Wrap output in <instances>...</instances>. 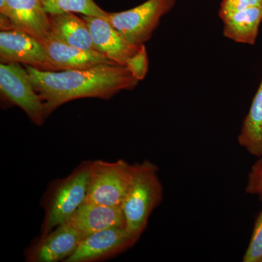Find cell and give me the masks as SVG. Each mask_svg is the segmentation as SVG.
Masks as SVG:
<instances>
[{
    "instance_id": "obj_8",
    "label": "cell",
    "mask_w": 262,
    "mask_h": 262,
    "mask_svg": "<svg viewBox=\"0 0 262 262\" xmlns=\"http://www.w3.org/2000/svg\"><path fill=\"white\" fill-rule=\"evenodd\" d=\"M138 241L125 227L103 229L82 239L74 253L63 262L102 261L124 252Z\"/></svg>"
},
{
    "instance_id": "obj_19",
    "label": "cell",
    "mask_w": 262,
    "mask_h": 262,
    "mask_svg": "<svg viewBox=\"0 0 262 262\" xmlns=\"http://www.w3.org/2000/svg\"><path fill=\"white\" fill-rule=\"evenodd\" d=\"M262 258V211L257 217L252 237L244 258V262H260Z\"/></svg>"
},
{
    "instance_id": "obj_3",
    "label": "cell",
    "mask_w": 262,
    "mask_h": 262,
    "mask_svg": "<svg viewBox=\"0 0 262 262\" xmlns=\"http://www.w3.org/2000/svg\"><path fill=\"white\" fill-rule=\"evenodd\" d=\"M91 162H83L68 177L52 183L42 201L40 236L66 223L85 201Z\"/></svg>"
},
{
    "instance_id": "obj_20",
    "label": "cell",
    "mask_w": 262,
    "mask_h": 262,
    "mask_svg": "<svg viewBox=\"0 0 262 262\" xmlns=\"http://www.w3.org/2000/svg\"><path fill=\"white\" fill-rule=\"evenodd\" d=\"M254 7H262V0H223L220 5L219 15L224 20L229 15Z\"/></svg>"
},
{
    "instance_id": "obj_13",
    "label": "cell",
    "mask_w": 262,
    "mask_h": 262,
    "mask_svg": "<svg viewBox=\"0 0 262 262\" xmlns=\"http://www.w3.org/2000/svg\"><path fill=\"white\" fill-rule=\"evenodd\" d=\"M16 28L45 42L51 35L50 17L41 0H7Z\"/></svg>"
},
{
    "instance_id": "obj_10",
    "label": "cell",
    "mask_w": 262,
    "mask_h": 262,
    "mask_svg": "<svg viewBox=\"0 0 262 262\" xmlns=\"http://www.w3.org/2000/svg\"><path fill=\"white\" fill-rule=\"evenodd\" d=\"M82 18L87 23L96 51L117 64L125 66L127 59L140 48L129 42L106 17L84 15Z\"/></svg>"
},
{
    "instance_id": "obj_9",
    "label": "cell",
    "mask_w": 262,
    "mask_h": 262,
    "mask_svg": "<svg viewBox=\"0 0 262 262\" xmlns=\"http://www.w3.org/2000/svg\"><path fill=\"white\" fill-rule=\"evenodd\" d=\"M83 237L68 224L58 226L49 233L39 236L26 251L28 262L64 261L74 253Z\"/></svg>"
},
{
    "instance_id": "obj_21",
    "label": "cell",
    "mask_w": 262,
    "mask_h": 262,
    "mask_svg": "<svg viewBox=\"0 0 262 262\" xmlns=\"http://www.w3.org/2000/svg\"><path fill=\"white\" fill-rule=\"evenodd\" d=\"M246 192L262 196V157L253 165L248 174Z\"/></svg>"
},
{
    "instance_id": "obj_4",
    "label": "cell",
    "mask_w": 262,
    "mask_h": 262,
    "mask_svg": "<svg viewBox=\"0 0 262 262\" xmlns=\"http://www.w3.org/2000/svg\"><path fill=\"white\" fill-rule=\"evenodd\" d=\"M135 173V165L123 160L91 162L87 203L121 207Z\"/></svg>"
},
{
    "instance_id": "obj_14",
    "label": "cell",
    "mask_w": 262,
    "mask_h": 262,
    "mask_svg": "<svg viewBox=\"0 0 262 262\" xmlns=\"http://www.w3.org/2000/svg\"><path fill=\"white\" fill-rule=\"evenodd\" d=\"M51 36L60 42L85 51H96L85 20L72 13L49 15Z\"/></svg>"
},
{
    "instance_id": "obj_2",
    "label": "cell",
    "mask_w": 262,
    "mask_h": 262,
    "mask_svg": "<svg viewBox=\"0 0 262 262\" xmlns=\"http://www.w3.org/2000/svg\"><path fill=\"white\" fill-rule=\"evenodd\" d=\"M163 189L158 168L145 160L135 164V173L122 203L125 228L136 239L140 238L155 208L163 200Z\"/></svg>"
},
{
    "instance_id": "obj_16",
    "label": "cell",
    "mask_w": 262,
    "mask_h": 262,
    "mask_svg": "<svg viewBox=\"0 0 262 262\" xmlns=\"http://www.w3.org/2000/svg\"><path fill=\"white\" fill-rule=\"evenodd\" d=\"M237 140L250 154L262 157V80L243 122Z\"/></svg>"
},
{
    "instance_id": "obj_17",
    "label": "cell",
    "mask_w": 262,
    "mask_h": 262,
    "mask_svg": "<svg viewBox=\"0 0 262 262\" xmlns=\"http://www.w3.org/2000/svg\"><path fill=\"white\" fill-rule=\"evenodd\" d=\"M41 2L49 15L76 13L86 16L105 18L108 14L94 0H41Z\"/></svg>"
},
{
    "instance_id": "obj_18",
    "label": "cell",
    "mask_w": 262,
    "mask_h": 262,
    "mask_svg": "<svg viewBox=\"0 0 262 262\" xmlns=\"http://www.w3.org/2000/svg\"><path fill=\"white\" fill-rule=\"evenodd\" d=\"M149 58L145 45H141L135 54L127 59L125 66L138 81L144 80L149 70Z\"/></svg>"
},
{
    "instance_id": "obj_22",
    "label": "cell",
    "mask_w": 262,
    "mask_h": 262,
    "mask_svg": "<svg viewBox=\"0 0 262 262\" xmlns=\"http://www.w3.org/2000/svg\"><path fill=\"white\" fill-rule=\"evenodd\" d=\"M260 262H262V258H261V261H260Z\"/></svg>"
},
{
    "instance_id": "obj_1",
    "label": "cell",
    "mask_w": 262,
    "mask_h": 262,
    "mask_svg": "<svg viewBox=\"0 0 262 262\" xmlns=\"http://www.w3.org/2000/svg\"><path fill=\"white\" fill-rule=\"evenodd\" d=\"M25 68L42 99L46 117L73 100H107L120 91L135 89L139 84L126 66L117 63H104L82 70L45 71L29 65Z\"/></svg>"
},
{
    "instance_id": "obj_5",
    "label": "cell",
    "mask_w": 262,
    "mask_h": 262,
    "mask_svg": "<svg viewBox=\"0 0 262 262\" xmlns=\"http://www.w3.org/2000/svg\"><path fill=\"white\" fill-rule=\"evenodd\" d=\"M176 3L177 0H147L132 9L108 13L106 18L129 42L140 46L149 40Z\"/></svg>"
},
{
    "instance_id": "obj_11",
    "label": "cell",
    "mask_w": 262,
    "mask_h": 262,
    "mask_svg": "<svg viewBox=\"0 0 262 262\" xmlns=\"http://www.w3.org/2000/svg\"><path fill=\"white\" fill-rule=\"evenodd\" d=\"M66 223L75 229L83 239L90 234L114 227H125L121 207L84 202Z\"/></svg>"
},
{
    "instance_id": "obj_12",
    "label": "cell",
    "mask_w": 262,
    "mask_h": 262,
    "mask_svg": "<svg viewBox=\"0 0 262 262\" xmlns=\"http://www.w3.org/2000/svg\"><path fill=\"white\" fill-rule=\"evenodd\" d=\"M44 44L54 71L82 70L104 63H116L100 52L72 47L51 35Z\"/></svg>"
},
{
    "instance_id": "obj_7",
    "label": "cell",
    "mask_w": 262,
    "mask_h": 262,
    "mask_svg": "<svg viewBox=\"0 0 262 262\" xmlns=\"http://www.w3.org/2000/svg\"><path fill=\"white\" fill-rule=\"evenodd\" d=\"M1 63H22L39 70L54 71L44 42L18 28L0 32Z\"/></svg>"
},
{
    "instance_id": "obj_15",
    "label": "cell",
    "mask_w": 262,
    "mask_h": 262,
    "mask_svg": "<svg viewBox=\"0 0 262 262\" xmlns=\"http://www.w3.org/2000/svg\"><path fill=\"white\" fill-rule=\"evenodd\" d=\"M223 34L231 40L242 44L256 42L262 22V7H254L229 15L222 20Z\"/></svg>"
},
{
    "instance_id": "obj_6",
    "label": "cell",
    "mask_w": 262,
    "mask_h": 262,
    "mask_svg": "<svg viewBox=\"0 0 262 262\" xmlns=\"http://www.w3.org/2000/svg\"><path fill=\"white\" fill-rule=\"evenodd\" d=\"M0 90L5 97L21 108L35 125L44 123L46 118L44 105L26 68L18 63H1Z\"/></svg>"
}]
</instances>
